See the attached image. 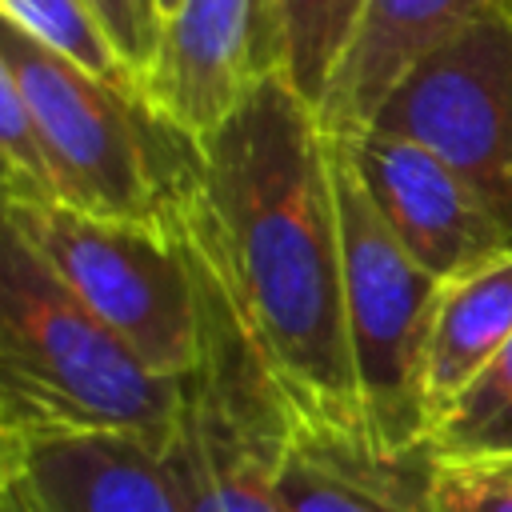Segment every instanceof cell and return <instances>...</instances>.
<instances>
[{
    "mask_svg": "<svg viewBox=\"0 0 512 512\" xmlns=\"http://www.w3.org/2000/svg\"><path fill=\"white\" fill-rule=\"evenodd\" d=\"M160 228L220 284L288 436L376 452L348 340L328 136L284 72L200 136L168 124Z\"/></svg>",
    "mask_w": 512,
    "mask_h": 512,
    "instance_id": "1",
    "label": "cell"
},
{
    "mask_svg": "<svg viewBox=\"0 0 512 512\" xmlns=\"http://www.w3.org/2000/svg\"><path fill=\"white\" fill-rule=\"evenodd\" d=\"M184 380L152 372L12 232L0 240V436H128L164 452Z\"/></svg>",
    "mask_w": 512,
    "mask_h": 512,
    "instance_id": "2",
    "label": "cell"
},
{
    "mask_svg": "<svg viewBox=\"0 0 512 512\" xmlns=\"http://www.w3.org/2000/svg\"><path fill=\"white\" fill-rule=\"evenodd\" d=\"M328 164L336 188L344 312L360 408L376 452L408 456L428 448L424 348L444 280L432 276L396 240V232L364 192L340 136H328Z\"/></svg>",
    "mask_w": 512,
    "mask_h": 512,
    "instance_id": "3",
    "label": "cell"
},
{
    "mask_svg": "<svg viewBox=\"0 0 512 512\" xmlns=\"http://www.w3.org/2000/svg\"><path fill=\"white\" fill-rule=\"evenodd\" d=\"M4 228H12L152 372L172 380L196 372L204 352V304L192 260L168 228L104 220L68 204L8 200Z\"/></svg>",
    "mask_w": 512,
    "mask_h": 512,
    "instance_id": "4",
    "label": "cell"
},
{
    "mask_svg": "<svg viewBox=\"0 0 512 512\" xmlns=\"http://www.w3.org/2000/svg\"><path fill=\"white\" fill-rule=\"evenodd\" d=\"M0 72L12 76L40 128L60 204L160 228V160L172 120L144 92L88 76L12 24H4Z\"/></svg>",
    "mask_w": 512,
    "mask_h": 512,
    "instance_id": "5",
    "label": "cell"
},
{
    "mask_svg": "<svg viewBox=\"0 0 512 512\" xmlns=\"http://www.w3.org/2000/svg\"><path fill=\"white\" fill-rule=\"evenodd\" d=\"M368 128L436 152L512 240V12L492 8L424 56Z\"/></svg>",
    "mask_w": 512,
    "mask_h": 512,
    "instance_id": "6",
    "label": "cell"
},
{
    "mask_svg": "<svg viewBox=\"0 0 512 512\" xmlns=\"http://www.w3.org/2000/svg\"><path fill=\"white\" fill-rule=\"evenodd\" d=\"M276 72H284L280 0H180L160 24L144 100L200 136Z\"/></svg>",
    "mask_w": 512,
    "mask_h": 512,
    "instance_id": "7",
    "label": "cell"
},
{
    "mask_svg": "<svg viewBox=\"0 0 512 512\" xmlns=\"http://www.w3.org/2000/svg\"><path fill=\"white\" fill-rule=\"evenodd\" d=\"M340 140L396 240L432 276L452 280L512 252L508 232L476 188L424 144L380 128H360Z\"/></svg>",
    "mask_w": 512,
    "mask_h": 512,
    "instance_id": "8",
    "label": "cell"
},
{
    "mask_svg": "<svg viewBox=\"0 0 512 512\" xmlns=\"http://www.w3.org/2000/svg\"><path fill=\"white\" fill-rule=\"evenodd\" d=\"M0 484L28 512H180L164 456L128 436H0Z\"/></svg>",
    "mask_w": 512,
    "mask_h": 512,
    "instance_id": "9",
    "label": "cell"
},
{
    "mask_svg": "<svg viewBox=\"0 0 512 512\" xmlns=\"http://www.w3.org/2000/svg\"><path fill=\"white\" fill-rule=\"evenodd\" d=\"M492 8H504V0H364L356 36L316 108L320 128L332 136L368 128L424 56Z\"/></svg>",
    "mask_w": 512,
    "mask_h": 512,
    "instance_id": "10",
    "label": "cell"
},
{
    "mask_svg": "<svg viewBox=\"0 0 512 512\" xmlns=\"http://www.w3.org/2000/svg\"><path fill=\"white\" fill-rule=\"evenodd\" d=\"M432 468V444L408 456H380L288 436L280 500L288 512H432Z\"/></svg>",
    "mask_w": 512,
    "mask_h": 512,
    "instance_id": "11",
    "label": "cell"
},
{
    "mask_svg": "<svg viewBox=\"0 0 512 512\" xmlns=\"http://www.w3.org/2000/svg\"><path fill=\"white\" fill-rule=\"evenodd\" d=\"M512 340V252L444 280L424 348V408L432 424L476 384Z\"/></svg>",
    "mask_w": 512,
    "mask_h": 512,
    "instance_id": "12",
    "label": "cell"
},
{
    "mask_svg": "<svg viewBox=\"0 0 512 512\" xmlns=\"http://www.w3.org/2000/svg\"><path fill=\"white\" fill-rule=\"evenodd\" d=\"M0 8H4V24L20 28L40 48L64 56L68 64L84 68L88 76L120 92H144L136 68L116 48L92 0H0Z\"/></svg>",
    "mask_w": 512,
    "mask_h": 512,
    "instance_id": "13",
    "label": "cell"
},
{
    "mask_svg": "<svg viewBox=\"0 0 512 512\" xmlns=\"http://www.w3.org/2000/svg\"><path fill=\"white\" fill-rule=\"evenodd\" d=\"M360 12L364 0H280L284 76L312 108H320L328 80L356 36Z\"/></svg>",
    "mask_w": 512,
    "mask_h": 512,
    "instance_id": "14",
    "label": "cell"
},
{
    "mask_svg": "<svg viewBox=\"0 0 512 512\" xmlns=\"http://www.w3.org/2000/svg\"><path fill=\"white\" fill-rule=\"evenodd\" d=\"M436 456H512V340L432 424Z\"/></svg>",
    "mask_w": 512,
    "mask_h": 512,
    "instance_id": "15",
    "label": "cell"
},
{
    "mask_svg": "<svg viewBox=\"0 0 512 512\" xmlns=\"http://www.w3.org/2000/svg\"><path fill=\"white\" fill-rule=\"evenodd\" d=\"M0 152L8 204H60L40 128L8 72H0Z\"/></svg>",
    "mask_w": 512,
    "mask_h": 512,
    "instance_id": "16",
    "label": "cell"
},
{
    "mask_svg": "<svg viewBox=\"0 0 512 512\" xmlns=\"http://www.w3.org/2000/svg\"><path fill=\"white\" fill-rule=\"evenodd\" d=\"M432 512H512V456H436Z\"/></svg>",
    "mask_w": 512,
    "mask_h": 512,
    "instance_id": "17",
    "label": "cell"
},
{
    "mask_svg": "<svg viewBox=\"0 0 512 512\" xmlns=\"http://www.w3.org/2000/svg\"><path fill=\"white\" fill-rule=\"evenodd\" d=\"M92 8L100 12L104 28L112 32L116 48H120L124 60L136 68L140 88H144V76H148V68H152L156 40H160V28H156L148 4H144V0H92Z\"/></svg>",
    "mask_w": 512,
    "mask_h": 512,
    "instance_id": "18",
    "label": "cell"
},
{
    "mask_svg": "<svg viewBox=\"0 0 512 512\" xmlns=\"http://www.w3.org/2000/svg\"><path fill=\"white\" fill-rule=\"evenodd\" d=\"M0 512H28V508H24V500H20L8 484H0Z\"/></svg>",
    "mask_w": 512,
    "mask_h": 512,
    "instance_id": "19",
    "label": "cell"
},
{
    "mask_svg": "<svg viewBox=\"0 0 512 512\" xmlns=\"http://www.w3.org/2000/svg\"><path fill=\"white\" fill-rule=\"evenodd\" d=\"M152 8H156V24H164V20L180 8V0H152Z\"/></svg>",
    "mask_w": 512,
    "mask_h": 512,
    "instance_id": "20",
    "label": "cell"
},
{
    "mask_svg": "<svg viewBox=\"0 0 512 512\" xmlns=\"http://www.w3.org/2000/svg\"><path fill=\"white\" fill-rule=\"evenodd\" d=\"M144 4H148V12H152V20H156V8H152V0H144ZM156 28H160V24H156Z\"/></svg>",
    "mask_w": 512,
    "mask_h": 512,
    "instance_id": "21",
    "label": "cell"
},
{
    "mask_svg": "<svg viewBox=\"0 0 512 512\" xmlns=\"http://www.w3.org/2000/svg\"><path fill=\"white\" fill-rule=\"evenodd\" d=\"M504 8H508V12H512V0H504Z\"/></svg>",
    "mask_w": 512,
    "mask_h": 512,
    "instance_id": "22",
    "label": "cell"
}]
</instances>
